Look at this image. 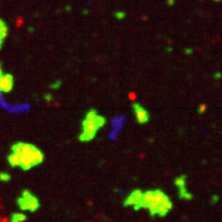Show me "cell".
<instances>
[{"label":"cell","mask_w":222,"mask_h":222,"mask_svg":"<svg viewBox=\"0 0 222 222\" xmlns=\"http://www.w3.org/2000/svg\"><path fill=\"white\" fill-rule=\"evenodd\" d=\"M16 203L18 207L22 211H30L34 213L40 208L39 199L28 190L22 191Z\"/></svg>","instance_id":"cell-4"},{"label":"cell","mask_w":222,"mask_h":222,"mask_svg":"<svg viewBox=\"0 0 222 222\" xmlns=\"http://www.w3.org/2000/svg\"><path fill=\"white\" fill-rule=\"evenodd\" d=\"M132 109L134 111L136 119L140 124H146L150 119V115L148 111L145 109L142 105L139 103L132 104Z\"/></svg>","instance_id":"cell-5"},{"label":"cell","mask_w":222,"mask_h":222,"mask_svg":"<svg viewBox=\"0 0 222 222\" xmlns=\"http://www.w3.org/2000/svg\"><path fill=\"white\" fill-rule=\"evenodd\" d=\"M143 195V193L140 189L133 190L124 200L123 205L125 207H129V206H133V207H135V206L141 202Z\"/></svg>","instance_id":"cell-6"},{"label":"cell","mask_w":222,"mask_h":222,"mask_svg":"<svg viewBox=\"0 0 222 222\" xmlns=\"http://www.w3.org/2000/svg\"><path fill=\"white\" fill-rule=\"evenodd\" d=\"M27 216L23 213H12L10 216V222H26Z\"/></svg>","instance_id":"cell-8"},{"label":"cell","mask_w":222,"mask_h":222,"mask_svg":"<svg viewBox=\"0 0 222 222\" xmlns=\"http://www.w3.org/2000/svg\"><path fill=\"white\" fill-rule=\"evenodd\" d=\"M10 180V176L5 173V172H0V181H9Z\"/></svg>","instance_id":"cell-12"},{"label":"cell","mask_w":222,"mask_h":222,"mask_svg":"<svg viewBox=\"0 0 222 222\" xmlns=\"http://www.w3.org/2000/svg\"><path fill=\"white\" fill-rule=\"evenodd\" d=\"M7 161L11 167H20L23 170H29L44 161V154L31 143H17L12 146Z\"/></svg>","instance_id":"cell-1"},{"label":"cell","mask_w":222,"mask_h":222,"mask_svg":"<svg viewBox=\"0 0 222 222\" xmlns=\"http://www.w3.org/2000/svg\"><path fill=\"white\" fill-rule=\"evenodd\" d=\"M3 75H4V73H3V71H2L1 65H0V81H1V79H2V77H3Z\"/></svg>","instance_id":"cell-13"},{"label":"cell","mask_w":222,"mask_h":222,"mask_svg":"<svg viewBox=\"0 0 222 222\" xmlns=\"http://www.w3.org/2000/svg\"><path fill=\"white\" fill-rule=\"evenodd\" d=\"M7 26L2 20H0V47H1L3 41L7 37Z\"/></svg>","instance_id":"cell-9"},{"label":"cell","mask_w":222,"mask_h":222,"mask_svg":"<svg viewBox=\"0 0 222 222\" xmlns=\"http://www.w3.org/2000/svg\"><path fill=\"white\" fill-rule=\"evenodd\" d=\"M179 197L181 199L190 200V199L193 198V195H192V194H190L189 192H187L186 188H181V189H179Z\"/></svg>","instance_id":"cell-11"},{"label":"cell","mask_w":222,"mask_h":222,"mask_svg":"<svg viewBox=\"0 0 222 222\" xmlns=\"http://www.w3.org/2000/svg\"><path fill=\"white\" fill-rule=\"evenodd\" d=\"M106 123V119L99 115L96 110H89L82 123V132L80 140L82 142H89L93 140L99 129H101Z\"/></svg>","instance_id":"cell-3"},{"label":"cell","mask_w":222,"mask_h":222,"mask_svg":"<svg viewBox=\"0 0 222 222\" xmlns=\"http://www.w3.org/2000/svg\"><path fill=\"white\" fill-rule=\"evenodd\" d=\"M13 82L14 79L12 75L4 74L1 81H0V92H5V93L9 92L13 87Z\"/></svg>","instance_id":"cell-7"},{"label":"cell","mask_w":222,"mask_h":222,"mask_svg":"<svg viewBox=\"0 0 222 222\" xmlns=\"http://www.w3.org/2000/svg\"><path fill=\"white\" fill-rule=\"evenodd\" d=\"M172 202L168 196L161 190H150L143 193L141 202L137 205L134 210H140L145 208L149 211L152 218L160 217L163 218L172 209Z\"/></svg>","instance_id":"cell-2"},{"label":"cell","mask_w":222,"mask_h":222,"mask_svg":"<svg viewBox=\"0 0 222 222\" xmlns=\"http://www.w3.org/2000/svg\"><path fill=\"white\" fill-rule=\"evenodd\" d=\"M185 182H186V176H184V175L180 176V177H177L174 181L175 185L177 186L179 189L185 188Z\"/></svg>","instance_id":"cell-10"}]
</instances>
